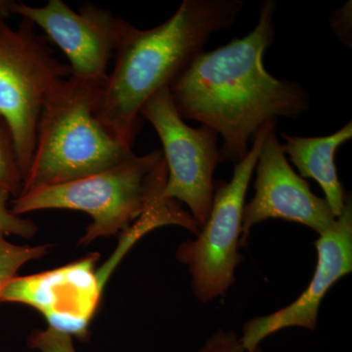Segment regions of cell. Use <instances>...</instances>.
Masks as SVG:
<instances>
[{"instance_id":"cell-1","label":"cell","mask_w":352,"mask_h":352,"mask_svg":"<svg viewBox=\"0 0 352 352\" xmlns=\"http://www.w3.org/2000/svg\"><path fill=\"white\" fill-rule=\"evenodd\" d=\"M275 10L273 0H264L250 34L203 51L168 88L183 120L201 122L223 139L220 163H239L263 126L279 118L298 119L310 109L300 83L278 80L264 66L274 41Z\"/></svg>"},{"instance_id":"cell-2","label":"cell","mask_w":352,"mask_h":352,"mask_svg":"<svg viewBox=\"0 0 352 352\" xmlns=\"http://www.w3.org/2000/svg\"><path fill=\"white\" fill-rule=\"evenodd\" d=\"M243 0H184L173 16L149 30L124 22L115 67L102 87L97 120L119 142L131 148L141 129L145 102L170 88L215 32L230 29Z\"/></svg>"},{"instance_id":"cell-3","label":"cell","mask_w":352,"mask_h":352,"mask_svg":"<svg viewBox=\"0 0 352 352\" xmlns=\"http://www.w3.org/2000/svg\"><path fill=\"white\" fill-rule=\"evenodd\" d=\"M104 83L69 76L51 89L39 117L21 195L94 175L134 154L95 116Z\"/></svg>"},{"instance_id":"cell-4","label":"cell","mask_w":352,"mask_h":352,"mask_svg":"<svg viewBox=\"0 0 352 352\" xmlns=\"http://www.w3.org/2000/svg\"><path fill=\"white\" fill-rule=\"evenodd\" d=\"M168 166L162 150L135 154L94 175L23 194L11 203V212L22 215L41 210L87 212L92 222L80 245L124 232L164 200Z\"/></svg>"},{"instance_id":"cell-5","label":"cell","mask_w":352,"mask_h":352,"mask_svg":"<svg viewBox=\"0 0 352 352\" xmlns=\"http://www.w3.org/2000/svg\"><path fill=\"white\" fill-rule=\"evenodd\" d=\"M36 25L22 19L18 29L0 17V116L10 127L23 178L36 146L44 101L55 85L71 76Z\"/></svg>"},{"instance_id":"cell-6","label":"cell","mask_w":352,"mask_h":352,"mask_svg":"<svg viewBox=\"0 0 352 352\" xmlns=\"http://www.w3.org/2000/svg\"><path fill=\"white\" fill-rule=\"evenodd\" d=\"M275 124L268 122L258 131L247 156L235 164L230 182H214L207 222L196 239L185 241L176 250V259L188 267L192 292L201 303L224 298L235 284L236 268L243 261L239 249L245 194L264 138Z\"/></svg>"},{"instance_id":"cell-7","label":"cell","mask_w":352,"mask_h":352,"mask_svg":"<svg viewBox=\"0 0 352 352\" xmlns=\"http://www.w3.org/2000/svg\"><path fill=\"white\" fill-rule=\"evenodd\" d=\"M140 116L152 124L163 145L168 166L164 198L186 205L201 229L212 210L214 173L220 164L219 134L203 124L189 126L176 111L168 88L150 97Z\"/></svg>"},{"instance_id":"cell-8","label":"cell","mask_w":352,"mask_h":352,"mask_svg":"<svg viewBox=\"0 0 352 352\" xmlns=\"http://www.w3.org/2000/svg\"><path fill=\"white\" fill-rule=\"evenodd\" d=\"M11 14L20 15L45 32L66 55L72 76L106 82L108 63L126 20L91 3H85L76 12L62 0H50L41 7L13 1Z\"/></svg>"},{"instance_id":"cell-9","label":"cell","mask_w":352,"mask_h":352,"mask_svg":"<svg viewBox=\"0 0 352 352\" xmlns=\"http://www.w3.org/2000/svg\"><path fill=\"white\" fill-rule=\"evenodd\" d=\"M98 258V254H89L58 270L16 276L2 291L0 302L36 308L48 327L85 342L104 286L95 270Z\"/></svg>"},{"instance_id":"cell-10","label":"cell","mask_w":352,"mask_h":352,"mask_svg":"<svg viewBox=\"0 0 352 352\" xmlns=\"http://www.w3.org/2000/svg\"><path fill=\"white\" fill-rule=\"evenodd\" d=\"M276 126L268 131L259 152L256 192L243 210L240 248L247 247L252 227L267 219L302 224L318 235L336 219L327 201L315 195L307 180L292 168L278 140Z\"/></svg>"},{"instance_id":"cell-11","label":"cell","mask_w":352,"mask_h":352,"mask_svg":"<svg viewBox=\"0 0 352 352\" xmlns=\"http://www.w3.org/2000/svg\"><path fill=\"white\" fill-rule=\"evenodd\" d=\"M317 264L314 277L302 295L273 314L245 322L240 337L248 351L261 346V342L284 329L298 327L314 331L318 325L319 308L329 289L352 271V200L332 226L319 234L314 243Z\"/></svg>"},{"instance_id":"cell-12","label":"cell","mask_w":352,"mask_h":352,"mask_svg":"<svg viewBox=\"0 0 352 352\" xmlns=\"http://www.w3.org/2000/svg\"><path fill=\"white\" fill-rule=\"evenodd\" d=\"M282 150L302 177L311 178L319 185L337 219L342 214L349 193L339 179L335 157L337 150L352 138V122L335 133L319 138H300L282 133Z\"/></svg>"},{"instance_id":"cell-13","label":"cell","mask_w":352,"mask_h":352,"mask_svg":"<svg viewBox=\"0 0 352 352\" xmlns=\"http://www.w3.org/2000/svg\"><path fill=\"white\" fill-rule=\"evenodd\" d=\"M23 178L10 127L0 116V187L18 198L22 193Z\"/></svg>"},{"instance_id":"cell-14","label":"cell","mask_w":352,"mask_h":352,"mask_svg":"<svg viewBox=\"0 0 352 352\" xmlns=\"http://www.w3.org/2000/svg\"><path fill=\"white\" fill-rule=\"evenodd\" d=\"M50 245H18L7 242L0 234V296L7 284L16 277L18 270L32 259L45 256Z\"/></svg>"},{"instance_id":"cell-15","label":"cell","mask_w":352,"mask_h":352,"mask_svg":"<svg viewBox=\"0 0 352 352\" xmlns=\"http://www.w3.org/2000/svg\"><path fill=\"white\" fill-rule=\"evenodd\" d=\"M10 193L0 187V234L15 235L30 239L38 232V226L29 219H22L7 208Z\"/></svg>"},{"instance_id":"cell-16","label":"cell","mask_w":352,"mask_h":352,"mask_svg":"<svg viewBox=\"0 0 352 352\" xmlns=\"http://www.w3.org/2000/svg\"><path fill=\"white\" fill-rule=\"evenodd\" d=\"M28 344L39 352H76L73 338L50 327L34 331Z\"/></svg>"},{"instance_id":"cell-17","label":"cell","mask_w":352,"mask_h":352,"mask_svg":"<svg viewBox=\"0 0 352 352\" xmlns=\"http://www.w3.org/2000/svg\"><path fill=\"white\" fill-rule=\"evenodd\" d=\"M197 352H250L241 344L240 337L234 331L219 329L212 333ZM264 352L261 346L254 351Z\"/></svg>"},{"instance_id":"cell-18","label":"cell","mask_w":352,"mask_h":352,"mask_svg":"<svg viewBox=\"0 0 352 352\" xmlns=\"http://www.w3.org/2000/svg\"><path fill=\"white\" fill-rule=\"evenodd\" d=\"M351 1H347L344 6L333 12L330 18V24L336 36L347 47L352 45V9Z\"/></svg>"},{"instance_id":"cell-19","label":"cell","mask_w":352,"mask_h":352,"mask_svg":"<svg viewBox=\"0 0 352 352\" xmlns=\"http://www.w3.org/2000/svg\"><path fill=\"white\" fill-rule=\"evenodd\" d=\"M13 1L9 0H0V17H8L11 14V6Z\"/></svg>"}]
</instances>
